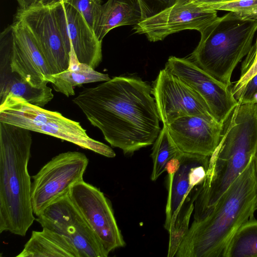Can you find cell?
Returning <instances> with one entry per match:
<instances>
[{
  "label": "cell",
  "mask_w": 257,
  "mask_h": 257,
  "mask_svg": "<svg viewBox=\"0 0 257 257\" xmlns=\"http://www.w3.org/2000/svg\"><path fill=\"white\" fill-rule=\"evenodd\" d=\"M201 6L232 12L242 18L257 19V0H235Z\"/></svg>",
  "instance_id": "cell-25"
},
{
  "label": "cell",
  "mask_w": 257,
  "mask_h": 257,
  "mask_svg": "<svg viewBox=\"0 0 257 257\" xmlns=\"http://www.w3.org/2000/svg\"><path fill=\"white\" fill-rule=\"evenodd\" d=\"M142 12V21L153 17L173 6L179 0H138Z\"/></svg>",
  "instance_id": "cell-27"
},
{
  "label": "cell",
  "mask_w": 257,
  "mask_h": 257,
  "mask_svg": "<svg viewBox=\"0 0 257 257\" xmlns=\"http://www.w3.org/2000/svg\"><path fill=\"white\" fill-rule=\"evenodd\" d=\"M152 94L163 125L183 116L211 114L202 97L165 68L153 82Z\"/></svg>",
  "instance_id": "cell-13"
},
{
  "label": "cell",
  "mask_w": 257,
  "mask_h": 257,
  "mask_svg": "<svg viewBox=\"0 0 257 257\" xmlns=\"http://www.w3.org/2000/svg\"><path fill=\"white\" fill-rule=\"evenodd\" d=\"M223 124L211 114L188 115L165 125L183 153L210 157L219 142Z\"/></svg>",
  "instance_id": "cell-17"
},
{
  "label": "cell",
  "mask_w": 257,
  "mask_h": 257,
  "mask_svg": "<svg viewBox=\"0 0 257 257\" xmlns=\"http://www.w3.org/2000/svg\"><path fill=\"white\" fill-rule=\"evenodd\" d=\"M257 150V112L234 108L222 125L203 181L195 188L193 220L206 215L244 169Z\"/></svg>",
  "instance_id": "cell-3"
},
{
  "label": "cell",
  "mask_w": 257,
  "mask_h": 257,
  "mask_svg": "<svg viewBox=\"0 0 257 257\" xmlns=\"http://www.w3.org/2000/svg\"><path fill=\"white\" fill-rule=\"evenodd\" d=\"M36 220L67 237L77 250L79 257H107L102 245L84 218L71 201L68 193L58 198L37 216Z\"/></svg>",
  "instance_id": "cell-9"
},
{
  "label": "cell",
  "mask_w": 257,
  "mask_h": 257,
  "mask_svg": "<svg viewBox=\"0 0 257 257\" xmlns=\"http://www.w3.org/2000/svg\"><path fill=\"white\" fill-rule=\"evenodd\" d=\"M52 7L70 55L95 69L102 61V42L82 15L70 4L61 3Z\"/></svg>",
  "instance_id": "cell-15"
},
{
  "label": "cell",
  "mask_w": 257,
  "mask_h": 257,
  "mask_svg": "<svg viewBox=\"0 0 257 257\" xmlns=\"http://www.w3.org/2000/svg\"><path fill=\"white\" fill-rule=\"evenodd\" d=\"M257 73V61L243 75L231 88V92L235 98L238 96L246 83Z\"/></svg>",
  "instance_id": "cell-29"
},
{
  "label": "cell",
  "mask_w": 257,
  "mask_h": 257,
  "mask_svg": "<svg viewBox=\"0 0 257 257\" xmlns=\"http://www.w3.org/2000/svg\"><path fill=\"white\" fill-rule=\"evenodd\" d=\"M254 156L212 210L193 220L175 256L225 257L238 229L257 210Z\"/></svg>",
  "instance_id": "cell-2"
},
{
  "label": "cell",
  "mask_w": 257,
  "mask_h": 257,
  "mask_svg": "<svg viewBox=\"0 0 257 257\" xmlns=\"http://www.w3.org/2000/svg\"><path fill=\"white\" fill-rule=\"evenodd\" d=\"M142 21L138 0H108L100 6L93 30L98 40L102 42L111 29L121 26H135Z\"/></svg>",
  "instance_id": "cell-19"
},
{
  "label": "cell",
  "mask_w": 257,
  "mask_h": 257,
  "mask_svg": "<svg viewBox=\"0 0 257 257\" xmlns=\"http://www.w3.org/2000/svg\"><path fill=\"white\" fill-rule=\"evenodd\" d=\"M256 30L257 19L229 12L200 32V42L188 59L230 87L232 72L249 52Z\"/></svg>",
  "instance_id": "cell-5"
},
{
  "label": "cell",
  "mask_w": 257,
  "mask_h": 257,
  "mask_svg": "<svg viewBox=\"0 0 257 257\" xmlns=\"http://www.w3.org/2000/svg\"><path fill=\"white\" fill-rule=\"evenodd\" d=\"M217 11L190 2L176 3L135 26V33L145 34L151 42L164 40L168 35L185 30L201 32L217 18Z\"/></svg>",
  "instance_id": "cell-14"
},
{
  "label": "cell",
  "mask_w": 257,
  "mask_h": 257,
  "mask_svg": "<svg viewBox=\"0 0 257 257\" xmlns=\"http://www.w3.org/2000/svg\"><path fill=\"white\" fill-rule=\"evenodd\" d=\"M110 79L107 74L99 72L88 64L80 63L76 58L71 57L69 68L52 75L50 83L56 91L69 97L75 95V86Z\"/></svg>",
  "instance_id": "cell-21"
},
{
  "label": "cell",
  "mask_w": 257,
  "mask_h": 257,
  "mask_svg": "<svg viewBox=\"0 0 257 257\" xmlns=\"http://www.w3.org/2000/svg\"><path fill=\"white\" fill-rule=\"evenodd\" d=\"M225 257H257V219L254 217L238 229Z\"/></svg>",
  "instance_id": "cell-22"
},
{
  "label": "cell",
  "mask_w": 257,
  "mask_h": 257,
  "mask_svg": "<svg viewBox=\"0 0 257 257\" xmlns=\"http://www.w3.org/2000/svg\"><path fill=\"white\" fill-rule=\"evenodd\" d=\"M165 68L195 91L203 99L213 116L220 123H223L238 104L230 87L188 58L170 56Z\"/></svg>",
  "instance_id": "cell-12"
},
{
  "label": "cell",
  "mask_w": 257,
  "mask_h": 257,
  "mask_svg": "<svg viewBox=\"0 0 257 257\" xmlns=\"http://www.w3.org/2000/svg\"><path fill=\"white\" fill-rule=\"evenodd\" d=\"M13 44L10 60L11 72L35 88H43L51 83L52 73L29 28L15 20L12 25Z\"/></svg>",
  "instance_id": "cell-16"
},
{
  "label": "cell",
  "mask_w": 257,
  "mask_h": 257,
  "mask_svg": "<svg viewBox=\"0 0 257 257\" xmlns=\"http://www.w3.org/2000/svg\"><path fill=\"white\" fill-rule=\"evenodd\" d=\"M68 0H39V4L45 7H53L61 3H66Z\"/></svg>",
  "instance_id": "cell-31"
},
{
  "label": "cell",
  "mask_w": 257,
  "mask_h": 257,
  "mask_svg": "<svg viewBox=\"0 0 257 257\" xmlns=\"http://www.w3.org/2000/svg\"><path fill=\"white\" fill-rule=\"evenodd\" d=\"M17 257H79L66 237L47 228L33 231L30 239Z\"/></svg>",
  "instance_id": "cell-20"
},
{
  "label": "cell",
  "mask_w": 257,
  "mask_h": 257,
  "mask_svg": "<svg viewBox=\"0 0 257 257\" xmlns=\"http://www.w3.org/2000/svg\"><path fill=\"white\" fill-rule=\"evenodd\" d=\"M13 43V39L9 37H5L0 40V98L12 95L42 107L53 98L52 89L47 86L40 88L33 87L24 81L17 74L11 72L10 60Z\"/></svg>",
  "instance_id": "cell-18"
},
{
  "label": "cell",
  "mask_w": 257,
  "mask_h": 257,
  "mask_svg": "<svg viewBox=\"0 0 257 257\" xmlns=\"http://www.w3.org/2000/svg\"><path fill=\"white\" fill-rule=\"evenodd\" d=\"M254 163L257 185V150L254 156Z\"/></svg>",
  "instance_id": "cell-33"
},
{
  "label": "cell",
  "mask_w": 257,
  "mask_h": 257,
  "mask_svg": "<svg viewBox=\"0 0 257 257\" xmlns=\"http://www.w3.org/2000/svg\"><path fill=\"white\" fill-rule=\"evenodd\" d=\"M15 20L23 22L34 36L52 75L67 70L71 55L62 37L52 7L38 3L20 8Z\"/></svg>",
  "instance_id": "cell-10"
},
{
  "label": "cell",
  "mask_w": 257,
  "mask_h": 257,
  "mask_svg": "<svg viewBox=\"0 0 257 257\" xmlns=\"http://www.w3.org/2000/svg\"><path fill=\"white\" fill-rule=\"evenodd\" d=\"M31 131L0 122V232L25 236L36 218L28 166Z\"/></svg>",
  "instance_id": "cell-4"
},
{
  "label": "cell",
  "mask_w": 257,
  "mask_h": 257,
  "mask_svg": "<svg viewBox=\"0 0 257 257\" xmlns=\"http://www.w3.org/2000/svg\"><path fill=\"white\" fill-rule=\"evenodd\" d=\"M68 196L108 253L125 245L111 203L99 188L82 180L71 187Z\"/></svg>",
  "instance_id": "cell-8"
},
{
  "label": "cell",
  "mask_w": 257,
  "mask_h": 257,
  "mask_svg": "<svg viewBox=\"0 0 257 257\" xmlns=\"http://www.w3.org/2000/svg\"><path fill=\"white\" fill-rule=\"evenodd\" d=\"M153 145L151 154L153 167L151 179L152 181H155L166 172V166L168 161L182 152L171 138L165 125H163Z\"/></svg>",
  "instance_id": "cell-23"
},
{
  "label": "cell",
  "mask_w": 257,
  "mask_h": 257,
  "mask_svg": "<svg viewBox=\"0 0 257 257\" xmlns=\"http://www.w3.org/2000/svg\"><path fill=\"white\" fill-rule=\"evenodd\" d=\"M194 201L195 197L192 195L187 202L184 214L177 218L174 225L169 231L168 257L175 256L183 237L189 229L191 216L194 210Z\"/></svg>",
  "instance_id": "cell-24"
},
{
  "label": "cell",
  "mask_w": 257,
  "mask_h": 257,
  "mask_svg": "<svg viewBox=\"0 0 257 257\" xmlns=\"http://www.w3.org/2000/svg\"><path fill=\"white\" fill-rule=\"evenodd\" d=\"M209 157L182 152L167 163L168 196L165 228L169 232L174 225L187 197L204 179Z\"/></svg>",
  "instance_id": "cell-11"
},
{
  "label": "cell",
  "mask_w": 257,
  "mask_h": 257,
  "mask_svg": "<svg viewBox=\"0 0 257 257\" xmlns=\"http://www.w3.org/2000/svg\"><path fill=\"white\" fill-rule=\"evenodd\" d=\"M233 1L235 0H192L191 2H193L200 6H205L207 5L230 2Z\"/></svg>",
  "instance_id": "cell-30"
},
{
  "label": "cell",
  "mask_w": 257,
  "mask_h": 257,
  "mask_svg": "<svg viewBox=\"0 0 257 257\" xmlns=\"http://www.w3.org/2000/svg\"><path fill=\"white\" fill-rule=\"evenodd\" d=\"M21 8H26L39 3V0H17Z\"/></svg>",
  "instance_id": "cell-32"
},
{
  "label": "cell",
  "mask_w": 257,
  "mask_h": 257,
  "mask_svg": "<svg viewBox=\"0 0 257 257\" xmlns=\"http://www.w3.org/2000/svg\"><path fill=\"white\" fill-rule=\"evenodd\" d=\"M0 122L50 135L108 158L116 155L111 148L90 138L79 122L18 97L1 99Z\"/></svg>",
  "instance_id": "cell-6"
},
{
  "label": "cell",
  "mask_w": 257,
  "mask_h": 257,
  "mask_svg": "<svg viewBox=\"0 0 257 257\" xmlns=\"http://www.w3.org/2000/svg\"><path fill=\"white\" fill-rule=\"evenodd\" d=\"M75 8L93 30L95 18L101 0H68L66 2Z\"/></svg>",
  "instance_id": "cell-26"
},
{
  "label": "cell",
  "mask_w": 257,
  "mask_h": 257,
  "mask_svg": "<svg viewBox=\"0 0 257 257\" xmlns=\"http://www.w3.org/2000/svg\"><path fill=\"white\" fill-rule=\"evenodd\" d=\"M152 87L135 77L116 76L84 88L72 100L111 147L132 155L153 145L160 131Z\"/></svg>",
  "instance_id": "cell-1"
},
{
  "label": "cell",
  "mask_w": 257,
  "mask_h": 257,
  "mask_svg": "<svg viewBox=\"0 0 257 257\" xmlns=\"http://www.w3.org/2000/svg\"><path fill=\"white\" fill-rule=\"evenodd\" d=\"M191 1H192V0H179L177 3H182V4H183V3H186L190 2H191Z\"/></svg>",
  "instance_id": "cell-34"
},
{
  "label": "cell",
  "mask_w": 257,
  "mask_h": 257,
  "mask_svg": "<svg viewBox=\"0 0 257 257\" xmlns=\"http://www.w3.org/2000/svg\"><path fill=\"white\" fill-rule=\"evenodd\" d=\"M89 160L83 153L58 154L32 176L31 202L38 216L51 203L68 193L71 186L83 180Z\"/></svg>",
  "instance_id": "cell-7"
},
{
  "label": "cell",
  "mask_w": 257,
  "mask_h": 257,
  "mask_svg": "<svg viewBox=\"0 0 257 257\" xmlns=\"http://www.w3.org/2000/svg\"><path fill=\"white\" fill-rule=\"evenodd\" d=\"M257 95V73L245 85L236 100L238 103H245L255 100Z\"/></svg>",
  "instance_id": "cell-28"
}]
</instances>
